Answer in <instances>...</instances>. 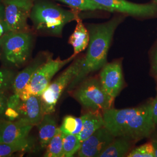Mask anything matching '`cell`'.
<instances>
[{
    "label": "cell",
    "mask_w": 157,
    "mask_h": 157,
    "mask_svg": "<svg viewBox=\"0 0 157 157\" xmlns=\"http://www.w3.org/2000/svg\"><path fill=\"white\" fill-rule=\"evenodd\" d=\"M126 16L124 14L115 15L105 22L87 25L90 35L87 51L79 72L67 87L69 91L74 90L90 73L101 69L107 63L113 34Z\"/></svg>",
    "instance_id": "cell-1"
},
{
    "label": "cell",
    "mask_w": 157,
    "mask_h": 157,
    "mask_svg": "<svg viewBox=\"0 0 157 157\" xmlns=\"http://www.w3.org/2000/svg\"><path fill=\"white\" fill-rule=\"evenodd\" d=\"M102 112L104 126L115 137L138 141L150 137L155 131L151 102L133 108H111Z\"/></svg>",
    "instance_id": "cell-2"
},
{
    "label": "cell",
    "mask_w": 157,
    "mask_h": 157,
    "mask_svg": "<svg viewBox=\"0 0 157 157\" xmlns=\"http://www.w3.org/2000/svg\"><path fill=\"white\" fill-rule=\"evenodd\" d=\"M80 12L75 10H65L48 0H40L34 2L30 19L37 31L61 36L66 25L81 18Z\"/></svg>",
    "instance_id": "cell-3"
},
{
    "label": "cell",
    "mask_w": 157,
    "mask_h": 157,
    "mask_svg": "<svg viewBox=\"0 0 157 157\" xmlns=\"http://www.w3.org/2000/svg\"><path fill=\"white\" fill-rule=\"evenodd\" d=\"M1 39V55L4 61L12 67H21L31 56L33 36L27 32H10Z\"/></svg>",
    "instance_id": "cell-4"
},
{
    "label": "cell",
    "mask_w": 157,
    "mask_h": 157,
    "mask_svg": "<svg viewBox=\"0 0 157 157\" xmlns=\"http://www.w3.org/2000/svg\"><path fill=\"white\" fill-rule=\"evenodd\" d=\"M72 91L73 98L88 111L103 112L112 108L114 99L104 90L100 79L86 78Z\"/></svg>",
    "instance_id": "cell-5"
},
{
    "label": "cell",
    "mask_w": 157,
    "mask_h": 157,
    "mask_svg": "<svg viewBox=\"0 0 157 157\" xmlns=\"http://www.w3.org/2000/svg\"><path fill=\"white\" fill-rule=\"evenodd\" d=\"M76 56L73 54L67 59L62 60L59 57L54 59L48 56L45 62L37 69L28 84L19 94L21 99L26 100L32 95L40 96L50 85L55 75L68 63L74 60Z\"/></svg>",
    "instance_id": "cell-6"
},
{
    "label": "cell",
    "mask_w": 157,
    "mask_h": 157,
    "mask_svg": "<svg viewBox=\"0 0 157 157\" xmlns=\"http://www.w3.org/2000/svg\"><path fill=\"white\" fill-rule=\"evenodd\" d=\"M84 56L78 57L57 78L47 87L40 97L44 114L55 111L58 101L63 91L78 74L83 61Z\"/></svg>",
    "instance_id": "cell-7"
},
{
    "label": "cell",
    "mask_w": 157,
    "mask_h": 157,
    "mask_svg": "<svg viewBox=\"0 0 157 157\" xmlns=\"http://www.w3.org/2000/svg\"><path fill=\"white\" fill-rule=\"evenodd\" d=\"M4 13L5 33L10 32H27L33 0H2Z\"/></svg>",
    "instance_id": "cell-8"
},
{
    "label": "cell",
    "mask_w": 157,
    "mask_h": 157,
    "mask_svg": "<svg viewBox=\"0 0 157 157\" xmlns=\"http://www.w3.org/2000/svg\"><path fill=\"white\" fill-rule=\"evenodd\" d=\"M107 9V12H118L136 17H150L157 15V4H137L127 0H93Z\"/></svg>",
    "instance_id": "cell-9"
},
{
    "label": "cell",
    "mask_w": 157,
    "mask_h": 157,
    "mask_svg": "<svg viewBox=\"0 0 157 157\" xmlns=\"http://www.w3.org/2000/svg\"><path fill=\"white\" fill-rule=\"evenodd\" d=\"M100 80L107 94L115 99L124 86L121 62L118 61L108 63L101 68Z\"/></svg>",
    "instance_id": "cell-10"
},
{
    "label": "cell",
    "mask_w": 157,
    "mask_h": 157,
    "mask_svg": "<svg viewBox=\"0 0 157 157\" xmlns=\"http://www.w3.org/2000/svg\"><path fill=\"white\" fill-rule=\"evenodd\" d=\"M115 137L104 126L82 142L78 156L80 157H99Z\"/></svg>",
    "instance_id": "cell-11"
},
{
    "label": "cell",
    "mask_w": 157,
    "mask_h": 157,
    "mask_svg": "<svg viewBox=\"0 0 157 157\" xmlns=\"http://www.w3.org/2000/svg\"><path fill=\"white\" fill-rule=\"evenodd\" d=\"M17 110L19 117L16 121L25 125L37 126L44 115L39 95H32L26 100H21Z\"/></svg>",
    "instance_id": "cell-12"
},
{
    "label": "cell",
    "mask_w": 157,
    "mask_h": 157,
    "mask_svg": "<svg viewBox=\"0 0 157 157\" xmlns=\"http://www.w3.org/2000/svg\"><path fill=\"white\" fill-rule=\"evenodd\" d=\"M33 127L16 121H0V143H9L25 139L29 137Z\"/></svg>",
    "instance_id": "cell-13"
},
{
    "label": "cell",
    "mask_w": 157,
    "mask_h": 157,
    "mask_svg": "<svg viewBox=\"0 0 157 157\" xmlns=\"http://www.w3.org/2000/svg\"><path fill=\"white\" fill-rule=\"evenodd\" d=\"M48 56L44 52L40 54L28 65L18 73L14 78L12 89L14 94H19L25 86L28 84L34 73L46 61Z\"/></svg>",
    "instance_id": "cell-14"
},
{
    "label": "cell",
    "mask_w": 157,
    "mask_h": 157,
    "mask_svg": "<svg viewBox=\"0 0 157 157\" xmlns=\"http://www.w3.org/2000/svg\"><path fill=\"white\" fill-rule=\"evenodd\" d=\"M82 117L83 118V127L78 136L79 140L83 142L97 130L104 126V121L101 111H88Z\"/></svg>",
    "instance_id": "cell-15"
},
{
    "label": "cell",
    "mask_w": 157,
    "mask_h": 157,
    "mask_svg": "<svg viewBox=\"0 0 157 157\" xmlns=\"http://www.w3.org/2000/svg\"><path fill=\"white\" fill-rule=\"evenodd\" d=\"M76 21V27L68 41L69 44L73 47V54L75 56H77L87 48L90 40L89 30L84 26L82 18H78Z\"/></svg>",
    "instance_id": "cell-16"
},
{
    "label": "cell",
    "mask_w": 157,
    "mask_h": 157,
    "mask_svg": "<svg viewBox=\"0 0 157 157\" xmlns=\"http://www.w3.org/2000/svg\"><path fill=\"white\" fill-rule=\"evenodd\" d=\"M39 130V141L41 148H45L52 138L56 134V121L51 113L44 114L39 124L37 125Z\"/></svg>",
    "instance_id": "cell-17"
},
{
    "label": "cell",
    "mask_w": 157,
    "mask_h": 157,
    "mask_svg": "<svg viewBox=\"0 0 157 157\" xmlns=\"http://www.w3.org/2000/svg\"><path fill=\"white\" fill-rule=\"evenodd\" d=\"M130 140L123 137H118L113 140L102 152L99 157H122L128 154L131 148Z\"/></svg>",
    "instance_id": "cell-18"
},
{
    "label": "cell",
    "mask_w": 157,
    "mask_h": 157,
    "mask_svg": "<svg viewBox=\"0 0 157 157\" xmlns=\"http://www.w3.org/2000/svg\"><path fill=\"white\" fill-rule=\"evenodd\" d=\"M34 146V140L29 136L9 143H0V157H10L17 152L29 151Z\"/></svg>",
    "instance_id": "cell-19"
},
{
    "label": "cell",
    "mask_w": 157,
    "mask_h": 157,
    "mask_svg": "<svg viewBox=\"0 0 157 157\" xmlns=\"http://www.w3.org/2000/svg\"><path fill=\"white\" fill-rule=\"evenodd\" d=\"M78 11H107V9L93 0H55Z\"/></svg>",
    "instance_id": "cell-20"
},
{
    "label": "cell",
    "mask_w": 157,
    "mask_h": 157,
    "mask_svg": "<svg viewBox=\"0 0 157 157\" xmlns=\"http://www.w3.org/2000/svg\"><path fill=\"white\" fill-rule=\"evenodd\" d=\"M83 127V118L67 115L63 118L59 129L63 133L67 135H78L82 131Z\"/></svg>",
    "instance_id": "cell-21"
},
{
    "label": "cell",
    "mask_w": 157,
    "mask_h": 157,
    "mask_svg": "<svg viewBox=\"0 0 157 157\" xmlns=\"http://www.w3.org/2000/svg\"><path fill=\"white\" fill-rule=\"evenodd\" d=\"M44 157H63V136L59 128L47 146Z\"/></svg>",
    "instance_id": "cell-22"
},
{
    "label": "cell",
    "mask_w": 157,
    "mask_h": 157,
    "mask_svg": "<svg viewBox=\"0 0 157 157\" xmlns=\"http://www.w3.org/2000/svg\"><path fill=\"white\" fill-rule=\"evenodd\" d=\"M63 157H71L78 153L82 142L77 135H67L62 133Z\"/></svg>",
    "instance_id": "cell-23"
},
{
    "label": "cell",
    "mask_w": 157,
    "mask_h": 157,
    "mask_svg": "<svg viewBox=\"0 0 157 157\" xmlns=\"http://www.w3.org/2000/svg\"><path fill=\"white\" fill-rule=\"evenodd\" d=\"M128 157H155L151 141L139 146L128 153Z\"/></svg>",
    "instance_id": "cell-24"
},
{
    "label": "cell",
    "mask_w": 157,
    "mask_h": 157,
    "mask_svg": "<svg viewBox=\"0 0 157 157\" xmlns=\"http://www.w3.org/2000/svg\"><path fill=\"white\" fill-rule=\"evenodd\" d=\"M15 74L10 69H0V90H6L12 87Z\"/></svg>",
    "instance_id": "cell-25"
},
{
    "label": "cell",
    "mask_w": 157,
    "mask_h": 157,
    "mask_svg": "<svg viewBox=\"0 0 157 157\" xmlns=\"http://www.w3.org/2000/svg\"><path fill=\"white\" fill-rule=\"evenodd\" d=\"M7 101L8 98L5 90H0V117L4 115L7 107Z\"/></svg>",
    "instance_id": "cell-26"
},
{
    "label": "cell",
    "mask_w": 157,
    "mask_h": 157,
    "mask_svg": "<svg viewBox=\"0 0 157 157\" xmlns=\"http://www.w3.org/2000/svg\"><path fill=\"white\" fill-rule=\"evenodd\" d=\"M151 111L154 122L157 125V95L151 102Z\"/></svg>",
    "instance_id": "cell-27"
},
{
    "label": "cell",
    "mask_w": 157,
    "mask_h": 157,
    "mask_svg": "<svg viewBox=\"0 0 157 157\" xmlns=\"http://www.w3.org/2000/svg\"><path fill=\"white\" fill-rule=\"evenodd\" d=\"M150 137H151L150 141H151L154 148L155 156V157H157V135H154L153 133Z\"/></svg>",
    "instance_id": "cell-28"
},
{
    "label": "cell",
    "mask_w": 157,
    "mask_h": 157,
    "mask_svg": "<svg viewBox=\"0 0 157 157\" xmlns=\"http://www.w3.org/2000/svg\"><path fill=\"white\" fill-rule=\"evenodd\" d=\"M153 68L155 72L157 73V50L155 54L154 58V62H153Z\"/></svg>",
    "instance_id": "cell-29"
},
{
    "label": "cell",
    "mask_w": 157,
    "mask_h": 157,
    "mask_svg": "<svg viewBox=\"0 0 157 157\" xmlns=\"http://www.w3.org/2000/svg\"><path fill=\"white\" fill-rule=\"evenodd\" d=\"M5 33V28L4 25L2 23H0V37L2 36V35Z\"/></svg>",
    "instance_id": "cell-30"
},
{
    "label": "cell",
    "mask_w": 157,
    "mask_h": 157,
    "mask_svg": "<svg viewBox=\"0 0 157 157\" xmlns=\"http://www.w3.org/2000/svg\"><path fill=\"white\" fill-rule=\"evenodd\" d=\"M1 39L0 37V53H1Z\"/></svg>",
    "instance_id": "cell-31"
},
{
    "label": "cell",
    "mask_w": 157,
    "mask_h": 157,
    "mask_svg": "<svg viewBox=\"0 0 157 157\" xmlns=\"http://www.w3.org/2000/svg\"><path fill=\"white\" fill-rule=\"evenodd\" d=\"M154 2L155 3H156L157 4V0H154Z\"/></svg>",
    "instance_id": "cell-32"
},
{
    "label": "cell",
    "mask_w": 157,
    "mask_h": 157,
    "mask_svg": "<svg viewBox=\"0 0 157 157\" xmlns=\"http://www.w3.org/2000/svg\"><path fill=\"white\" fill-rule=\"evenodd\" d=\"M2 4V0H0V6Z\"/></svg>",
    "instance_id": "cell-33"
},
{
    "label": "cell",
    "mask_w": 157,
    "mask_h": 157,
    "mask_svg": "<svg viewBox=\"0 0 157 157\" xmlns=\"http://www.w3.org/2000/svg\"><path fill=\"white\" fill-rule=\"evenodd\" d=\"M33 1H36V0H33Z\"/></svg>",
    "instance_id": "cell-34"
}]
</instances>
